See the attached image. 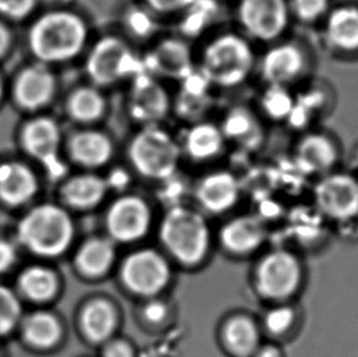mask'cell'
I'll list each match as a JSON object with an SVG mask.
<instances>
[{
	"label": "cell",
	"mask_w": 358,
	"mask_h": 357,
	"mask_svg": "<svg viewBox=\"0 0 358 357\" xmlns=\"http://www.w3.org/2000/svg\"><path fill=\"white\" fill-rule=\"evenodd\" d=\"M13 239L20 251L37 261L52 262L73 246L75 223L60 203H34L20 214Z\"/></svg>",
	"instance_id": "6da1fadb"
},
{
	"label": "cell",
	"mask_w": 358,
	"mask_h": 357,
	"mask_svg": "<svg viewBox=\"0 0 358 357\" xmlns=\"http://www.w3.org/2000/svg\"><path fill=\"white\" fill-rule=\"evenodd\" d=\"M90 29L83 16L55 10L41 16L29 29V43L34 57L45 65L68 63L83 53Z\"/></svg>",
	"instance_id": "7a4b0ae2"
},
{
	"label": "cell",
	"mask_w": 358,
	"mask_h": 357,
	"mask_svg": "<svg viewBox=\"0 0 358 357\" xmlns=\"http://www.w3.org/2000/svg\"><path fill=\"white\" fill-rule=\"evenodd\" d=\"M256 62V53L246 37L225 32L204 46L197 71L212 88H235L246 83Z\"/></svg>",
	"instance_id": "3957f363"
},
{
	"label": "cell",
	"mask_w": 358,
	"mask_h": 357,
	"mask_svg": "<svg viewBox=\"0 0 358 357\" xmlns=\"http://www.w3.org/2000/svg\"><path fill=\"white\" fill-rule=\"evenodd\" d=\"M126 155L137 174L164 181L176 174L182 150L179 141L162 126H143L129 141Z\"/></svg>",
	"instance_id": "277c9868"
},
{
	"label": "cell",
	"mask_w": 358,
	"mask_h": 357,
	"mask_svg": "<svg viewBox=\"0 0 358 357\" xmlns=\"http://www.w3.org/2000/svg\"><path fill=\"white\" fill-rule=\"evenodd\" d=\"M159 237L170 255L184 265L199 263L208 253L210 230L194 209L171 208L162 220Z\"/></svg>",
	"instance_id": "5b68a950"
},
{
	"label": "cell",
	"mask_w": 358,
	"mask_h": 357,
	"mask_svg": "<svg viewBox=\"0 0 358 357\" xmlns=\"http://www.w3.org/2000/svg\"><path fill=\"white\" fill-rule=\"evenodd\" d=\"M142 60L125 39L117 34H106L88 50L85 71L90 83L99 88H113L142 71Z\"/></svg>",
	"instance_id": "8992f818"
},
{
	"label": "cell",
	"mask_w": 358,
	"mask_h": 357,
	"mask_svg": "<svg viewBox=\"0 0 358 357\" xmlns=\"http://www.w3.org/2000/svg\"><path fill=\"white\" fill-rule=\"evenodd\" d=\"M126 109L141 127L160 125L173 113V98L160 78L142 70L131 78Z\"/></svg>",
	"instance_id": "52a82bcc"
},
{
	"label": "cell",
	"mask_w": 358,
	"mask_h": 357,
	"mask_svg": "<svg viewBox=\"0 0 358 357\" xmlns=\"http://www.w3.org/2000/svg\"><path fill=\"white\" fill-rule=\"evenodd\" d=\"M236 16L248 38L274 43L289 27V0H238Z\"/></svg>",
	"instance_id": "ba28073f"
},
{
	"label": "cell",
	"mask_w": 358,
	"mask_h": 357,
	"mask_svg": "<svg viewBox=\"0 0 358 357\" xmlns=\"http://www.w3.org/2000/svg\"><path fill=\"white\" fill-rule=\"evenodd\" d=\"M194 52L184 38L168 36L150 46L142 59V68L155 78L182 83L197 70Z\"/></svg>",
	"instance_id": "9c48e42d"
},
{
	"label": "cell",
	"mask_w": 358,
	"mask_h": 357,
	"mask_svg": "<svg viewBox=\"0 0 358 357\" xmlns=\"http://www.w3.org/2000/svg\"><path fill=\"white\" fill-rule=\"evenodd\" d=\"M15 338L27 353L48 355L58 350L64 343L65 326L53 309L34 307L24 311Z\"/></svg>",
	"instance_id": "30bf717a"
},
{
	"label": "cell",
	"mask_w": 358,
	"mask_h": 357,
	"mask_svg": "<svg viewBox=\"0 0 358 357\" xmlns=\"http://www.w3.org/2000/svg\"><path fill=\"white\" fill-rule=\"evenodd\" d=\"M171 278L169 263L159 252L145 248L126 257L121 279L134 294L153 298L166 288Z\"/></svg>",
	"instance_id": "8fae6325"
},
{
	"label": "cell",
	"mask_w": 358,
	"mask_h": 357,
	"mask_svg": "<svg viewBox=\"0 0 358 357\" xmlns=\"http://www.w3.org/2000/svg\"><path fill=\"white\" fill-rule=\"evenodd\" d=\"M302 280V268L297 257L289 251H273L258 265L256 281L258 291L274 301L289 299Z\"/></svg>",
	"instance_id": "7c38bea8"
},
{
	"label": "cell",
	"mask_w": 358,
	"mask_h": 357,
	"mask_svg": "<svg viewBox=\"0 0 358 357\" xmlns=\"http://www.w3.org/2000/svg\"><path fill=\"white\" fill-rule=\"evenodd\" d=\"M21 146L31 158L43 165L50 178H62L65 170L59 160L62 129L57 121L48 116L29 120L21 130Z\"/></svg>",
	"instance_id": "4fadbf2b"
},
{
	"label": "cell",
	"mask_w": 358,
	"mask_h": 357,
	"mask_svg": "<svg viewBox=\"0 0 358 357\" xmlns=\"http://www.w3.org/2000/svg\"><path fill=\"white\" fill-rule=\"evenodd\" d=\"M22 304L34 307H49L63 291V280L49 262L34 260L21 267L13 283Z\"/></svg>",
	"instance_id": "5bb4252c"
},
{
	"label": "cell",
	"mask_w": 358,
	"mask_h": 357,
	"mask_svg": "<svg viewBox=\"0 0 358 357\" xmlns=\"http://www.w3.org/2000/svg\"><path fill=\"white\" fill-rule=\"evenodd\" d=\"M315 200L325 217L349 222L358 216V178L346 173L327 174L315 186Z\"/></svg>",
	"instance_id": "9a60e30c"
},
{
	"label": "cell",
	"mask_w": 358,
	"mask_h": 357,
	"mask_svg": "<svg viewBox=\"0 0 358 357\" xmlns=\"http://www.w3.org/2000/svg\"><path fill=\"white\" fill-rule=\"evenodd\" d=\"M152 212L145 200L125 195L113 202L107 214V227L113 241L130 244L147 235Z\"/></svg>",
	"instance_id": "2e32d148"
},
{
	"label": "cell",
	"mask_w": 358,
	"mask_h": 357,
	"mask_svg": "<svg viewBox=\"0 0 358 357\" xmlns=\"http://www.w3.org/2000/svg\"><path fill=\"white\" fill-rule=\"evenodd\" d=\"M41 183L34 169L21 162L0 164V206L6 211H24L34 204Z\"/></svg>",
	"instance_id": "e0dca14e"
},
{
	"label": "cell",
	"mask_w": 358,
	"mask_h": 357,
	"mask_svg": "<svg viewBox=\"0 0 358 357\" xmlns=\"http://www.w3.org/2000/svg\"><path fill=\"white\" fill-rule=\"evenodd\" d=\"M66 150L73 164L92 172L112 162L115 155V144L106 131L85 127L69 137Z\"/></svg>",
	"instance_id": "ac0fdd59"
},
{
	"label": "cell",
	"mask_w": 358,
	"mask_h": 357,
	"mask_svg": "<svg viewBox=\"0 0 358 357\" xmlns=\"http://www.w3.org/2000/svg\"><path fill=\"white\" fill-rule=\"evenodd\" d=\"M258 65L259 74L266 85L287 88L303 73L305 54L296 43L273 44L263 54Z\"/></svg>",
	"instance_id": "d6986e66"
},
{
	"label": "cell",
	"mask_w": 358,
	"mask_h": 357,
	"mask_svg": "<svg viewBox=\"0 0 358 357\" xmlns=\"http://www.w3.org/2000/svg\"><path fill=\"white\" fill-rule=\"evenodd\" d=\"M57 80L48 65L36 64L24 69L15 80V103L24 111H37L53 99Z\"/></svg>",
	"instance_id": "ffe728a7"
},
{
	"label": "cell",
	"mask_w": 358,
	"mask_h": 357,
	"mask_svg": "<svg viewBox=\"0 0 358 357\" xmlns=\"http://www.w3.org/2000/svg\"><path fill=\"white\" fill-rule=\"evenodd\" d=\"M108 190L106 178L93 172H85L64 180L59 188V203L68 211H90L102 202Z\"/></svg>",
	"instance_id": "44dd1931"
},
{
	"label": "cell",
	"mask_w": 358,
	"mask_h": 357,
	"mask_svg": "<svg viewBox=\"0 0 358 357\" xmlns=\"http://www.w3.org/2000/svg\"><path fill=\"white\" fill-rule=\"evenodd\" d=\"M227 145L220 125L213 121L201 120L189 124L180 142L182 155L196 162L206 163L218 158Z\"/></svg>",
	"instance_id": "7402d4cb"
},
{
	"label": "cell",
	"mask_w": 358,
	"mask_h": 357,
	"mask_svg": "<svg viewBox=\"0 0 358 357\" xmlns=\"http://www.w3.org/2000/svg\"><path fill=\"white\" fill-rule=\"evenodd\" d=\"M196 196L206 211L215 214L227 212L238 202L240 183L230 172L218 170L201 178Z\"/></svg>",
	"instance_id": "603a6c76"
},
{
	"label": "cell",
	"mask_w": 358,
	"mask_h": 357,
	"mask_svg": "<svg viewBox=\"0 0 358 357\" xmlns=\"http://www.w3.org/2000/svg\"><path fill=\"white\" fill-rule=\"evenodd\" d=\"M338 150L333 141L323 134L303 136L296 146L295 164L307 175L324 174L338 160Z\"/></svg>",
	"instance_id": "cb8c5ba5"
},
{
	"label": "cell",
	"mask_w": 358,
	"mask_h": 357,
	"mask_svg": "<svg viewBox=\"0 0 358 357\" xmlns=\"http://www.w3.org/2000/svg\"><path fill=\"white\" fill-rule=\"evenodd\" d=\"M219 125L227 142L240 146L245 150H257L264 142V129L258 116L247 106L230 108Z\"/></svg>",
	"instance_id": "d4e9b609"
},
{
	"label": "cell",
	"mask_w": 358,
	"mask_h": 357,
	"mask_svg": "<svg viewBox=\"0 0 358 357\" xmlns=\"http://www.w3.org/2000/svg\"><path fill=\"white\" fill-rule=\"evenodd\" d=\"M65 111L70 120L78 125L91 127L107 115V97L104 96L102 88L92 83L78 86L69 93Z\"/></svg>",
	"instance_id": "484cf974"
},
{
	"label": "cell",
	"mask_w": 358,
	"mask_h": 357,
	"mask_svg": "<svg viewBox=\"0 0 358 357\" xmlns=\"http://www.w3.org/2000/svg\"><path fill=\"white\" fill-rule=\"evenodd\" d=\"M117 250L112 239L91 237L83 242L73 253V267L86 278H99L112 268Z\"/></svg>",
	"instance_id": "4316f807"
},
{
	"label": "cell",
	"mask_w": 358,
	"mask_h": 357,
	"mask_svg": "<svg viewBox=\"0 0 358 357\" xmlns=\"http://www.w3.org/2000/svg\"><path fill=\"white\" fill-rule=\"evenodd\" d=\"M180 83L181 88L179 93L173 99V111H176L179 118L189 121V124L203 120L204 113L208 111L212 104L209 92L212 86L197 70Z\"/></svg>",
	"instance_id": "83f0119b"
},
{
	"label": "cell",
	"mask_w": 358,
	"mask_h": 357,
	"mask_svg": "<svg viewBox=\"0 0 358 357\" xmlns=\"http://www.w3.org/2000/svg\"><path fill=\"white\" fill-rule=\"evenodd\" d=\"M117 312L107 300L96 299L83 306L78 326L83 337L91 343H107L117 327Z\"/></svg>",
	"instance_id": "f1b7e54d"
},
{
	"label": "cell",
	"mask_w": 358,
	"mask_h": 357,
	"mask_svg": "<svg viewBox=\"0 0 358 357\" xmlns=\"http://www.w3.org/2000/svg\"><path fill=\"white\" fill-rule=\"evenodd\" d=\"M266 237L264 227L253 217H238L227 223L220 232V241L229 252L246 255L256 251Z\"/></svg>",
	"instance_id": "f546056e"
},
{
	"label": "cell",
	"mask_w": 358,
	"mask_h": 357,
	"mask_svg": "<svg viewBox=\"0 0 358 357\" xmlns=\"http://www.w3.org/2000/svg\"><path fill=\"white\" fill-rule=\"evenodd\" d=\"M325 36L335 48L358 49V8L341 6L335 9L327 20Z\"/></svg>",
	"instance_id": "4dcf8cb0"
},
{
	"label": "cell",
	"mask_w": 358,
	"mask_h": 357,
	"mask_svg": "<svg viewBox=\"0 0 358 357\" xmlns=\"http://www.w3.org/2000/svg\"><path fill=\"white\" fill-rule=\"evenodd\" d=\"M224 340L229 350L238 357H248L259 348V330L256 323L247 317L230 319L224 328Z\"/></svg>",
	"instance_id": "1f68e13d"
},
{
	"label": "cell",
	"mask_w": 358,
	"mask_h": 357,
	"mask_svg": "<svg viewBox=\"0 0 358 357\" xmlns=\"http://www.w3.org/2000/svg\"><path fill=\"white\" fill-rule=\"evenodd\" d=\"M24 311L13 285L0 281V344L15 337Z\"/></svg>",
	"instance_id": "d6a6232c"
},
{
	"label": "cell",
	"mask_w": 358,
	"mask_h": 357,
	"mask_svg": "<svg viewBox=\"0 0 358 357\" xmlns=\"http://www.w3.org/2000/svg\"><path fill=\"white\" fill-rule=\"evenodd\" d=\"M259 106L264 115L273 121L287 120L292 108L295 106V98L285 86L266 85V91L262 93Z\"/></svg>",
	"instance_id": "836d02e7"
},
{
	"label": "cell",
	"mask_w": 358,
	"mask_h": 357,
	"mask_svg": "<svg viewBox=\"0 0 358 357\" xmlns=\"http://www.w3.org/2000/svg\"><path fill=\"white\" fill-rule=\"evenodd\" d=\"M328 5V0H289L290 14L305 24L320 19L327 13Z\"/></svg>",
	"instance_id": "e575fe53"
},
{
	"label": "cell",
	"mask_w": 358,
	"mask_h": 357,
	"mask_svg": "<svg viewBox=\"0 0 358 357\" xmlns=\"http://www.w3.org/2000/svg\"><path fill=\"white\" fill-rule=\"evenodd\" d=\"M295 319V309L290 306H279L266 314L264 327L273 335H281L294 326Z\"/></svg>",
	"instance_id": "d590c367"
},
{
	"label": "cell",
	"mask_w": 358,
	"mask_h": 357,
	"mask_svg": "<svg viewBox=\"0 0 358 357\" xmlns=\"http://www.w3.org/2000/svg\"><path fill=\"white\" fill-rule=\"evenodd\" d=\"M20 255L21 251L13 237H0V279L16 270Z\"/></svg>",
	"instance_id": "8d00e7d4"
},
{
	"label": "cell",
	"mask_w": 358,
	"mask_h": 357,
	"mask_svg": "<svg viewBox=\"0 0 358 357\" xmlns=\"http://www.w3.org/2000/svg\"><path fill=\"white\" fill-rule=\"evenodd\" d=\"M197 0H142V3L157 15H174L194 6Z\"/></svg>",
	"instance_id": "74e56055"
},
{
	"label": "cell",
	"mask_w": 358,
	"mask_h": 357,
	"mask_svg": "<svg viewBox=\"0 0 358 357\" xmlns=\"http://www.w3.org/2000/svg\"><path fill=\"white\" fill-rule=\"evenodd\" d=\"M36 0H0V15L21 20L34 11Z\"/></svg>",
	"instance_id": "f35d334b"
},
{
	"label": "cell",
	"mask_w": 358,
	"mask_h": 357,
	"mask_svg": "<svg viewBox=\"0 0 358 357\" xmlns=\"http://www.w3.org/2000/svg\"><path fill=\"white\" fill-rule=\"evenodd\" d=\"M169 314L168 306L159 300H150L142 309L143 318L150 323L158 324L164 322Z\"/></svg>",
	"instance_id": "ab89813d"
},
{
	"label": "cell",
	"mask_w": 358,
	"mask_h": 357,
	"mask_svg": "<svg viewBox=\"0 0 358 357\" xmlns=\"http://www.w3.org/2000/svg\"><path fill=\"white\" fill-rule=\"evenodd\" d=\"M103 357H136L135 350L125 340H108L103 350Z\"/></svg>",
	"instance_id": "60d3db41"
},
{
	"label": "cell",
	"mask_w": 358,
	"mask_h": 357,
	"mask_svg": "<svg viewBox=\"0 0 358 357\" xmlns=\"http://www.w3.org/2000/svg\"><path fill=\"white\" fill-rule=\"evenodd\" d=\"M11 44V32L4 24L0 22V59L9 50Z\"/></svg>",
	"instance_id": "b9f144b4"
},
{
	"label": "cell",
	"mask_w": 358,
	"mask_h": 357,
	"mask_svg": "<svg viewBox=\"0 0 358 357\" xmlns=\"http://www.w3.org/2000/svg\"><path fill=\"white\" fill-rule=\"evenodd\" d=\"M252 357H282V353L278 346L269 344L263 346L259 345V348L257 349Z\"/></svg>",
	"instance_id": "7bdbcfd3"
},
{
	"label": "cell",
	"mask_w": 358,
	"mask_h": 357,
	"mask_svg": "<svg viewBox=\"0 0 358 357\" xmlns=\"http://www.w3.org/2000/svg\"><path fill=\"white\" fill-rule=\"evenodd\" d=\"M3 96V81H1V78H0V98Z\"/></svg>",
	"instance_id": "ee69618b"
},
{
	"label": "cell",
	"mask_w": 358,
	"mask_h": 357,
	"mask_svg": "<svg viewBox=\"0 0 358 357\" xmlns=\"http://www.w3.org/2000/svg\"><path fill=\"white\" fill-rule=\"evenodd\" d=\"M0 357H4V351H3V349H1V344H0Z\"/></svg>",
	"instance_id": "f6af8a7d"
}]
</instances>
